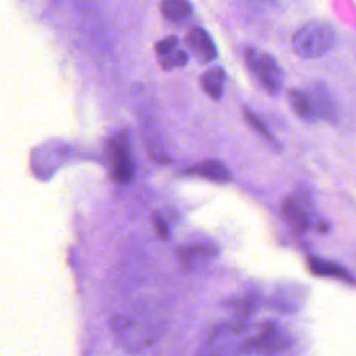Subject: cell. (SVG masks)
Masks as SVG:
<instances>
[{
    "mask_svg": "<svg viewBox=\"0 0 356 356\" xmlns=\"http://www.w3.org/2000/svg\"><path fill=\"white\" fill-rule=\"evenodd\" d=\"M334 42L335 32L328 24L310 21L295 32L292 47L302 58H318L332 49Z\"/></svg>",
    "mask_w": 356,
    "mask_h": 356,
    "instance_id": "obj_1",
    "label": "cell"
},
{
    "mask_svg": "<svg viewBox=\"0 0 356 356\" xmlns=\"http://www.w3.org/2000/svg\"><path fill=\"white\" fill-rule=\"evenodd\" d=\"M245 61L253 78H256L259 85L267 93H280L284 82V74L278 61L271 54L256 47H248L245 51Z\"/></svg>",
    "mask_w": 356,
    "mask_h": 356,
    "instance_id": "obj_2",
    "label": "cell"
},
{
    "mask_svg": "<svg viewBox=\"0 0 356 356\" xmlns=\"http://www.w3.org/2000/svg\"><path fill=\"white\" fill-rule=\"evenodd\" d=\"M281 214L293 232L307 231L314 224V202L309 189L299 188L292 196L286 197L281 206Z\"/></svg>",
    "mask_w": 356,
    "mask_h": 356,
    "instance_id": "obj_3",
    "label": "cell"
},
{
    "mask_svg": "<svg viewBox=\"0 0 356 356\" xmlns=\"http://www.w3.org/2000/svg\"><path fill=\"white\" fill-rule=\"evenodd\" d=\"M292 342L293 339L289 332L277 324L267 323L259 334L248 338L239 348L242 352H274L288 349Z\"/></svg>",
    "mask_w": 356,
    "mask_h": 356,
    "instance_id": "obj_4",
    "label": "cell"
},
{
    "mask_svg": "<svg viewBox=\"0 0 356 356\" xmlns=\"http://www.w3.org/2000/svg\"><path fill=\"white\" fill-rule=\"evenodd\" d=\"M111 153V174L113 178L122 185H127L132 181L135 172L134 157L131 152V145L124 132L118 134L110 142Z\"/></svg>",
    "mask_w": 356,
    "mask_h": 356,
    "instance_id": "obj_5",
    "label": "cell"
},
{
    "mask_svg": "<svg viewBox=\"0 0 356 356\" xmlns=\"http://www.w3.org/2000/svg\"><path fill=\"white\" fill-rule=\"evenodd\" d=\"M307 296V288L300 284H281L278 285L271 296H270V305L282 312V313H295L298 312Z\"/></svg>",
    "mask_w": 356,
    "mask_h": 356,
    "instance_id": "obj_6",
    "label": "cell"
},
{
    "mask_svg": "<svg viewBox=\"0 0 356 356\" xmlns=\"http://www.w3.org/2000/svg\"><path fill=\"white\" fill-rule=\"evenodd\" d=\"M317 118H323L330 124H337L339 121V107L330 92V89L321 82H313L306 90Z\"/></svg>",
    "mask_w": 356,
    "mask_h": 356,
    "instance_id": "obj_7",
    "label": "cell"
},
{
    "mask_svg": "<svg viewBox=\"0 0 356 356\" xmlns=\"http://www.w3.org/2000/svg\"><path fill=\"white\" fill-rule=\"evenodd\" d=\"M218 253V248L214 243H193L181 246L177 250V256L185 268H195L206 264L214 259Z\"/></svg>",
    "mask_w": 356,
    "mask_h": 356,
    "instance_id": "obj_8",
    "label": "cell"
},
{
    "mask_svg": "<svg viewBox=\"0 0 356 356\" xmlns=\"http://www.w3.org/2000/svg\"><path fill=\"white\" fill-rule=\"evenodd\" d=\"M188 46L202 63H210L217 56L216 44L209 33L202 28H193L188 33Z\"/></svg>",
    "mask_w": 356,
    "mask_h": 356,
    "instance_id": "obj_9",
    "label": "cell"
},
{
    "mask_svg": "<svg viewBox=\"0 0 356 356\" xmlns=\"http://www.w3.org/2000/svg\"><path fill=\"white\" fill-rule=\"evenodd\" d=\"M307 266H309V270L314 275L332 277V278L350 281V282L353 281L352 274L345 267H342L341 264H338L335 261L325 260V259H318L316 256H310V257H307Z\"/></svg>",
    "mask_w": 356,
    "mask_h": 356,
    "instance_id": "obj_10",
    "label": "cell"
},
{
    "mask_svg": "<svg viewBox=\"0 0 356 356\" xmlns=\"http://www.w3.org/2000/svg\"><path fill=\"white\" fill-rule=\"evenodd\" d=\"M188 172L204 177L214 182H228L231 179L229 170L218 160H204L199 164L192 165Z\"/></svg>",
    "mask_w": 356,
    "mask_h": 356,
    "instance_id": "obj_11",
    "label": "cell"
},
{
    "mask_svg": "<svg viewBox=\"0 0 356 356\" xmlns=\"http://www.w3.org/2000/svg\"><path fill=\"white\" fill-rule=\"evenodd\" d=\"M288 100H289V104L291 107L293 108V111L305 121L307 122H314L317 121V114L313 108V104L306 93V90L303 89H291L288 92Z\"/></svg>",
    "mask_w": 356,
    "mask_h": 356,
    "instance_id": "obj_12",
    "label": "cell"
},
{
    "mask_svg": "<svg viewBox=\"0 0 356 356\" xmlns=\"http://www.w3.org/2000/svg\"><path fill=\"white\" fill-rule=\"evenodd\" d=\"M260 305V298L254 293H245L236 298H232L227 302V306L234 312V317L246 318L254 313Z\"/></svg>",
    "mask_w": 356,
    "mask_h": 356,
    "instance_id": "obj_13",
    "label": "cell"
},
{
    "mask_svg": "<svg viewBox=\"0 0 356 356\" xmlns=\"http://www.w3.org/2000/svg\"><path fill=\"white\" fill-rule=\"evenodd\" d=\"M224 79H225V74L222 71V68L220 67H214L207 70L202 78H200V83L203 90L211 97V99H220L222 95V85H224Z\"/></svg>",
    "mask_w": 356,
    "mask_h": 356,
    "instance_id": "obj_14",
    "label": "cell"
},
{
    "mask_svg": "<svg viewBox=\"0 0 356 356\" xmlns=\"http://www.w3.org/2000/svg\"><path fill=\"white\" fill-rule=\"evenodd\" d=\"M163 14L171 21H179L189 17L192 8L188 1L184 0H167L161 3Z\"/></svg>",
    "mask_w": 356,
    "mask_h": 356,
    "instance_id": "obj_15",
    "label": "cell"
},
{
    "mask_svg": "<svg viewBox=\"0 0 356 356\" xmlns=\"http://www.w3.org/2000/svg\"><path fill=\"white\" fill-rule=\"evenodd\" d=\"M243 117L246 118V121H248V124L261 136V138H264L267 142H270L273 146H275L277 149H278V140L274 138V135L271 134V131L267 128V125L263 122V120L259 117V115H256L252 110H249L248 107H243Z\"/></svg>",
    "mask_w": 356,
    "mask_h": 356,
    "instance_id": "obj_16",
    "label": "cell"
},
{
    "mask_svg": "<svg viewBox=\"0 0 356 356\" xmlns=\"http://www.w3.org/2000/svg\"><path fill=\"white\" fill-rule=\"evenodd\" d=\"M188 61V56L185 51L182 50H174L167 56H163L160 58V64L163 65V68H172V67H182L184 64H186Z\"/></svg>",
    "mask_w": 356,
    "mask_h": 356,
    "instance_id": "obj_17",
    "label": "cell"
},
{
    "mask_svg": "<svg viewBox=\"0 0 356 356\" xmlns=\"http://www.w3.org/2000/svg\"><path fill=\"white\" fill-rule=\"evenodd\" d=\"M175 46H177V38L174 36H168L160 42L156 43V53L163 57V56H167L170 54L171 51L175 50Z\"/></svg>",
    "mask_w": 356,
    "mask_h": 356,
    "instance_id": "obj_18",
    "label": "cell"
},
{
    "mask_svg": "<svg viewBox=\"0 0 356 356\" xmlns=\"http://www.w3.org/2000/svg\"><path fill=\"white\" fill-rule=\"evenodd\" d=\"M153 225L157 231V235L161 238V239H167L168 238V224L165 222V220L160 216V214H154L153 216Z\"/></svg>",
    "mask_w": 356,
    "mask_h": 356,
    "instance_id": "obj_19",
    "label": "cell"
}]
</instances>
